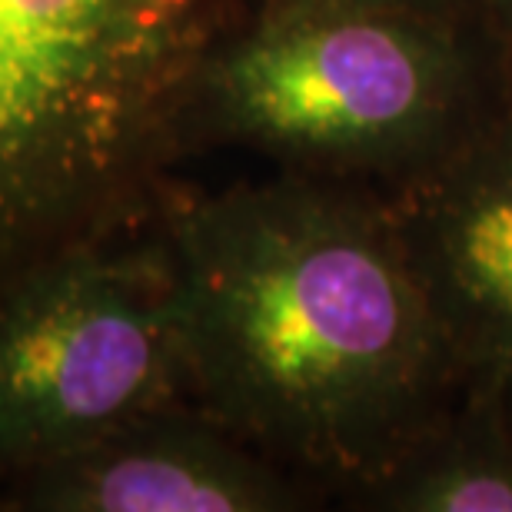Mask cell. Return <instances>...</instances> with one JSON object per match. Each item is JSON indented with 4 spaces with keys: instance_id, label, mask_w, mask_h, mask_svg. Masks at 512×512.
Here are the masks:
<instances>
[{
    "instance_id": "1",
    "label": "cell",
    "mask_w": 512,
    "mask_h": 512,
    "mask_svg": "<svg viewBox=\"0 0 512 512\" xmlns=\"http://www.w3.org/2000/svg\"><path fill=\"white\" fill-rule=\"evenodd\" d=\"M150 230L190 399L326 503L346 506L459 399L386 193L293 170L177 180Z\"/></svg>"
},
{
    "instance_id": "2",
    "label": "cell",
    "mask_w": 512,
    "mask_h": 512,
    "mask_svg": "<svg viewBox=\"0 0 512 512\" xmlns=\"http://www.w3.org/2000/svg\"><path fill=\"white\" fill-rule=\"evenodd\" d=\"M256 0H0V283L150 227Z\"/></svg>"
},
{
    "instance_id": "3",
    "label": "cell",
    "mask_w": 512,
    "mask_h": 512,
    "mask_svg": "<svg viewBox=\"0 0 512 512\" xmlns=\"http://www.w3.org/2000/svg\"><path fill=\"white\" fill-rule=\"evenodd\" d=\"M509 107L479 24L340 0H256L210 60L190 157L240 147L276 170L396 190Z\"/></svg>"
},
{
    "instance_id": "4",
    "label": "cell",
    "mask_w": 512,
    "mask_h": 512,
    "mask_svg": "<svg viewBox=\"0 0 512 512\" xmlns=\"http://www.w3.org/2000/svg\"><path fill=\"white\" fill-rule=\"evenodd\" d=\"M177 399L187 360L150 227L0 283V483Z\"/></svg>"
},
{
    "instance_id": "5",
    "label": "cell",
    "mask_w": 512,
    "mask_h": 512,
    "mask_svg": "<svg viewBox=\"0 0 512 512\" xmlns=\"http://www.w3.org/2000/svg\"><path fill=\"white\" fill-rule=\"evenodd\" d=\"M459 399L512 419V107L386 193Z\"/></svg>"
},
{
    "instance_id": "6",
    "label": "cell",
    "mask_w": 512,
    "mask_h": 512,
    "mask_svg": "<svg viewBox=\"0 0 512 512\" xmlns=\"http://www.w3.org/2000/svg\"><path fill=\"white\" fill-rule=\"evenodd\" d=\"M306 479L193 399L150 409L54 463L0 483V512H310Z\"/></svg>"
},
{
    "instance_id": "7",
    "label": "cell",
    "mask_w": 512,
    "mask_h": 512,
    "mask_svg": "<svg viewBox=\"0 0 512 512\" xmlns=\"http://www.w3.org/2000/svg\"><path fill=\"white\" fill-rule=\"evenodd\" d=\"M343 509L512 512V419L456 399Z\"/></svg>"
},
{
    "instance_id": "8",
    "label": "cell",
    "mask_w": 512,
    "mask_h": 512,
    "mask_svg": "<svg viewBox=\"0 0 512 512\" xmlns=\"http://www.w3.org/2000/svg\"><path fill=\"white\" fill-rule=\"evenodd\" d=\"M479 27H483L489 50H493L506 104L512 107V0H483Z\"/></svg>"
},
{
    "instance_id": "9",
    "label": "cell",
    "mask_w": 512,
    "mask_h": 512,
    "mask_svg": "<svg viewBox=\"0 0 512 512\" xmlns=\"http://www.w3.org/2000/svg\"><path fill=\"white\" fill-rule=\"evenodd\" d=\"M340 4L406 10V14L456 20V24H479V10H483V0H340Z\"/></svg>"
}]
</instances>
